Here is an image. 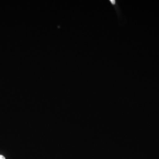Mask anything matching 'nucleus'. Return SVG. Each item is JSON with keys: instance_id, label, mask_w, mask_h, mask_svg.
Segmentation results:
<instances>
[{"instance_id": "nucleus-1", "label": "nucleus", "mask_w": 159, "mask_h": 159, "mask_svg": "<svg viewBox=\"0 0 159 159\" xmlns=\"http://www.w3.org/2000/svg\"><path fill=\"white\" fill-rule=\"evenodd\" d=\"M0 159H5V157L3 156H2V155H0Z\"/></svg>"}]
</instances>
